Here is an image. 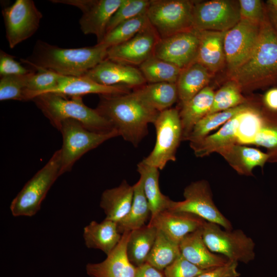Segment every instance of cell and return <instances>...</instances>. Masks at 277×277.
<instances>
[{"label":"cell","mask_w":277,"mask_h":277,"mask_svg":"<svg viewBox=\"0 0 277 277\" xmlns=\"http://www.w3.org/2000/svg\"><path fill=\"white\" fill-rule=\"evenodd\" d=\"M95 109L112 124L120 135L134 147L147 135L149 124H153L159 113L133 91L101 95Z\"/></svg>","instance_id":"obj_1"},{"label":"cell","mask_w":277,"mask_h":277,"mask_svg":"<svg viewBox=\"0 0 277 277\" xmlns=\"http://www.w3.org/2000/svg\"><path fill=\"white\" fill-rule=\"evenodd\" d=\"M242 92L277 87V35L266 18L261 24L259 38L250 56L227 75Z\"/></svg>","instance_id":"obj_2"},{"label":"cell","mask_w":277,"mask_h":277,"mask_svg":"<svg viewBox=\"0 0 277 277\" xmlns=\"http://www.w3.org/2000/svg\"><path fill=\"white\" fill-rule=\"evenodd\" d=\"M109 47L101 44L92 47L63 48L38 40L32 53L21 61L68 76H81L106 60Z\"/></svg>","instance_id":"obj_3"},{"label":"cell","mask_w":277,"mask_h":277,"mask_svg":"<svg viewBox=\"0 0 277 277\" xmlns=\"http://www.w3.org/2000/svg\"><path fill=\"white\" fill-rule=\"evenodd\" d=\"M32 101L57 130L62 122L66 119L76 120L88 130L96 133H106L115 129L95 109L85 105L82 96H71L68 99L61 94L45 93Z\"/></svg>","instance_id":"obj_4"},{"label":"cell","mask_w":277,"mask_h":277,"mask_svg":"<svg viewBox=\"0 0 277 277\" xmlns=\"http://www.w3.org/2000/svg\"><path fill=\"white\" fill-rule=\"evenodd\" d=\"M61 159L60 149L26 183L11 203L10 209L14 216H32L39 211L49 190L61 175Z\"/></svg>","instance_id":"obj_5"},{"label":"cell","mask_w":277,"mask_h":277,"mask_svg":"<svg viewBox=\"0 0 277 277\" xmlns=\"http://www.w3.org/2000/svg\"><path fill=\"white\" fill-rule=\"evenodd\" d=\"M58 130L63 137L61 175L70 171L74 163L86 153L107 140L120 136L116 129L106 133L91 131L73 119L62 121Z\"/></svg>","instance_id":"obj_6"},{"label":"cell","mask_w":277,"mask_h":277,"mask_svg":"<svg viewBox=\"0 0 277 277\" xmlns=\"http://www.w3.org/2000/svg\"><path fill=\"white\" fill-rule=\"evenodd\" d=\"M153 124L156 135L155 144L152 151L142 161L162 170L168 162L176 161V151L183 140L179 110L169 108L159 112Z\"/></svg>","instance_id":"obj_7"},{"label":"cell","mask_w":277,"mask_h":277,"mask_svg":"<svg viewBox=\"0 0 277 277\" xmlns=\"http://www.w3.org/2000/svg\"><path fill=\"white\" fill-rule=\"evenodd\" d=\"M219 225L205 222L202 228L204 241L209 249L228 260L248 263L255 258V243L240 229L223 230Z\"/></svg>","instance_id":"obj_8"},{"label":"cell","mask_w":277,"mask_h":277,"mask_svg":"<svg viewBox=\"0 0 277 277\" xmlns=\"http://www.w3.org/2000/svg\"><path fill=\"white\" fill-rule=\"evenodd\" d=\"M195 1L151 0L147 15L160 38L191 30Z\"/></svg>","instance_id":"obj_9"},{"label":"cell","mask_w":277,"mask_h":277,"mask_svg":"<svg viewBox=\"0 0 277 277\" xmlns=\"http://www.w3.org/2000/svg\"><path fill=\"white\" fill-rule=\"evenodd\" d=\"M184 200L171 201L169 210L194 214L206 222L217 224L224 229L232 230L231 222L214 204L208 182L199 180L188 185L184 190Z\"/></svg>","instance_id":"obj_10"},{"label":"cell","mask_w":277,"mask_h":277,"mask_svg":"<svg viewBox=\"0 0 277 277\" xmlns=\"http://www.w3.org/2000/svg\"><path fill=\"white\" fill-rule=\"evenodd\" d=\"M241 19L239 1H195L193 29L198 31H227Z\"/></svg>","instance_id":"obj_11"},{"label":"cell","mask_w":277,"mask_h":277,"mask_svg":"<svg viewBox=\"0 0 277 277\" xmlns=\"http://www.w3.org/2000/svg\"><path fill=\"white\" fill-rule=\"evenodd\" d=\"M2 14L6 37L11 49L31 37L38 29L43 17L32 0H16L3 9Z\"/></svg>","instance_id":"obj_12"},{"label":"cell","mask_w":277,"mask_h":277,"mask_svg":"<svg viewBox=\"0 0 277 277\" xmlns=\"http://www.w3.org/2000/svg\"><path fill=\"white\" fill-rule=\"evenodd\" d=\"M261 24L241 19L226 32L224 48L227 75L243 64L253 51L259 38Z\"/></svg>","instance_id":"obj_13"},{"label":"cell","mask_w":277,"mask_h":277,"mask_svg":"<svg viewBox=\"0 0 277 277\" xmlns=\"http://www.w3.org/2000/svg\"><path fill=\"white\" fill-rule=\"evenodd\" d=\"M124 0H52V3L75 6L82 12L79 24L84 34H93L97 44L104 38L108 23Z\"/></svg>","instance_id":"obj_14"},{"label":"cell","mask_w":277,"mask_h":277,"mask_svg":"<svg viewBox=\"0 0 277 277\" xmlns=\"http://www.w3.org/2000/svg\"><path fill=\"white\" fill-rule=\"evenodd\" d=\"M160 38L149 23L128 41L109 47L106 59L124 65L140 66L153 55L155 46Z\"/></svg>","instance_id":"obj_15"},{"label":"cell","mask_w":277,"mask_h":277,"mask_svg":"<svg viewBox=\"0 0 277 277\" xmlns=\"http://www.w3.org/2000/svg\"><path fill=\"white\" fill-rule=\"evenodd\" d=\"M199 44V31L192 29L161 38L153 55L183 69L195 62Z\"/></svg>","instance_id":"obj_16"},{"label":"cell","mask_w":277,"mask_h":277,"mask_svg":"<svg viewBox=\"0 0 277 277\" xmlns=\"http://www.w3.org/2000/svg\"><path fill=\"white\" fill-rule=\"evenodd\" d=\"M106 86L138 88L147 82L140 69L106 59L84 75Z\"/></svg>","instance_id":"obj_17"},{"label":"cell","mask_w":277,"mask_h":277,"mask_svg":"<svg viewBox=\"0 0 277 277\" xmlns=\"http://www.w3.org/2000/svg\"><path fill=\"white\" fill-rule=\"evenodd\" d=\"M205 222L191 213L167 209L151 219L148 224L155 227L179 244L187 235L202 228Z\"/></svg>","instance_id":"obj_18"},{"label":"cell","mask_w":277,"mask_h":277,"mask_svg":"<svg viewBox=\"0 0 277 277\" xmlns=\"http://www.w3.org/2000/svg\"><path fill=\"white\" fill-rule=\"evenodd\" d=\"M130 232L122 234L118 244L104 261L87 264L86 270L90 277H134L136 267L129 261L126 251Z\"/></svg>","instance_id":"obj_19"},{"label":"cell","mask_w":277,"mask_h":277,"mask_svg":"<svg viewBox=\"0 0 277 277\" xmlns=\"http://www.w3.org/2000/svg\"><path fill=\"white\" fill-rule=\"evenodd\" d=\"M202 228L188 234L180 242L181 254L203 270L225 264L229 261L226 257L212 252L206 246L203 238Z\"/></svg>","instance_id":"obj_20"},{"label":"cell","mask_w":277,"mask_h":277,"mask_svg":"<svg viewBox=\"0 0 277 277\" xmlns=\"http://www.w3.org/2000/svg\"><path fill=\"white\" fill-rule=\"evenodd\" d=\"M125 86H106L85 76L62 75L56 86L48 93H55L71 96H82L87 94L101 95L122 94L131 92Z\"/></svg>","instance_id":"obj_21"},{"label":"cell","mask_w":277,"mask_h":277,"mask_svg":"<svg viewBox=\"0 0 277 277\" xmlns=\"http://www.w3.org/2000/svg\"><path fill=\"white\" fill-rule=\"evenodd\" d=\"M226 31H199V44L195 62L212 74L226 66L224 38Z\"/></svg>","instance_id":"obj_22"},{"label":"cell","mask_w":277,"mask_h":277,"mask_svg":"<svg viewBox=\"0 0 277 277\" xmlns=\"http://www.w3.org/2000/svg\"><path fill=\"white\" fill-rule=\"evenodd\" d=\"M218 153L239 174L247 176L253 175L252 170L255 167L260 166L263 168L269 159L267 153L239 144L227 146Z\"/></svg>","instance_id":"obj_23"},{"label":"cell","mask_w":277,"mask_h":277,"mask_svg":"<svg viewBox=\"0 0 277 277\" xmlns=\"http://www.w3.org/2000/svg\"><path fill=\"white\" fill-rule=\"evenodd\" d=\"M133 186L124 180L117 187L108 189L102 194L100 207L105 219L117 223L129 212L133 199Z\"/></svg>","instance_id":"obj_24"},{"label":"cell","mask_w":277,"mask_h":277,"mask_svg":"<svg viewBox=\"0 0 277 277\" xmlns=\"http://www.w3.org/2000/svg\"><path fill=\"white\" fill-rule=\"evenodd\" d=\"M240 113L224 124L215 133L190 142V146L195 156L201 157L213 152L218 153L227 146L238 144L237 132Z\"/></svg>","instance_id":"obj_25"},{"label":"cell","mask_w":277,"mask_h":277,"mask_svg":"<svg viewBox=\"0 0 277 277\" xmlns=\"http://www.w3.org/2000/svg\"><path fill=\"white\" fill-rule=\"evenodd\" d=\"M117 223L105 219L101 223L91 221L85 227L83 238L88 248L97 249L108 255L121 240Z\"/></svg>","instance_id":"obj_26"},{"label":"cell","mask_w":277,"mask_h":277,"mask_svg":"<svg viewBox=\"0 0 277 277\" xmlns=\"http://www.w3.org/2000/svg\"><path fill=\"white\" fill-rule=\"evenodd\" d=\"M214 91L207 86L186 103L179 111L183 130V140L187 136L194 126L210 113Z\"/></svg>","instance_id":"obj_27"},{"label":"cell","mask_w":277,"mask_h":277,"mask_svg":"<svg viewBox=\"0 0 277 277\" xmlns=\"http://www.w3.org/2000/svg\"><path fill=\"white\" fill-rule=\"evenodd\" d=\"M137 171L143 181L144 193L151 212V220L160 212L168 209L172 200L161 191L158 168L142 161L137 165Z\"/></svg>","instance_id":"obj_28"},{"label":"cell","mask_w":277,"mask_h":277,"mask_svg":"<svg viewBox=\"0 0 277 277\" xmlns=\"http://www.w3.org/2000/svg\"><path fill=\"white\" fill-rule=\"evenodd\" d=\"M212 75L206 68L195 62L183 69L176 83L181 105L208 86Z\"/></svg>","instance_id":"obj_29"},{"label":"cell","mask_w":277,"mask_h":277,"mask_svg":"<svg viewBox=\"0 0 277 277\" xmlns=\"http://www.w3.org/2000/svg\"><path fill=\"white\" fill-rule=\"evenodd\" d=\"M133 91L159 112L170 108L179 99L176 83H149L135 88Z\"/></svg>","instance_id":"obj_30"},{"label":"cell","mask_w":277,"mask_h":277,"mask_svg":"<svg viewBox=\"0 0 277 277\" xmlns=\"http://www.w3.org/2000/svg\"><path fill=\"white\" fill-rule=\"evenodd\" d=\"M157 232V228L149 224L130 231L126 251L129 261L135 267L146 262Z\"/></svg>","instance_id":"obj_31"},{"label":"cell","mask_w":277,"mask_h":277,"mask_svg":"<svg viewBox=\"0 0 277 277\" xmlns=\"http://www.w3.org/2000/svg\"><path fill=\"white\" fill-rule=\"evenodd\" d=\"M133 199L129 212L117 223L119 232L122 234L145 225L151 212L145 196L142 179L133 185Z\"/></svg>","instance_id":"obj_32"},{"label":"cell","mask_w":277,"mask_h":277,"mask_svg":"<svg viewBox=\"0 0 277 277\" xmlns=\"http://www.w3.org/2000/svg\"><path fill=\"white\" fill-rule=\"evenodd\" d=\"M263 106L261 97L254 103V105L250 104L248 108L240 113L238 144H251L263 124Z\"/></svg>","instance_id":"obj_33"},{"label":"cell","mask_w":277,"mask_h":277,"mask_svg":"<svg viewBox=\"0 0 277 277\" xmlns=\"http://www.w3.org/2000/svg\"><path fill=\"white\" fill-rule=\"evenodd\" d=\"M250 105L248 102L231 109L207 114L194 126L184 140L193 142L203 138L211 131L248 108Z\"/></svg>","instance_id":"obj_34"},{"label":"cell","mask_w":277,"mask_h":277,"mask_svg":"<svg viewBox=\"0 0 277 277\" xmlns=\"http://www.w3.org/2000/svg\"><path fill=\"white\" fill-rule=\"evenodd\" d=\"M139 69L149 83H176L182 69L152 55L139 66Z\"/></svg>","instance_id":"obj_35"},{"label":"cell","mask_w":277,"mask_h":277,"mask_svg":"<svg viewBox=\"0 0 277 277\" xmlns=\"http://www.w3.org/2000/svg\"><path fill=\"white\" fill-rule=\"evenodd\" d=\"M179 244L157 229L156 237L146 262L163 271L180 255Z\"/></svg>","instance_id":"obj_36"},{"label":"cell","mask_w":277,"mask_h":277,"mask_svg":"<svg viewBox=\"0 0 277 277\" xmlns=\"http://www.w3.org/2000/svg\"><path fill=\"white\" fill-rule=\"evenodd\" d=\"M264 122L251 144L267 149L268 162H277V111H272L263 104Z\"/></svg>","instance_id":"obj_37"},{"label":"cell","mask_w":277,"mask_h":277,"mask_svg":"<svg viewBox=\"0 0 277 277\" xmlns=\"http://www.w3.org/2000/svg\"><path fill=\"white\" fill-rule=\"evenodd\" d=\"M149 23L146 13L125 21L108 32L100 44L109 48L125 43L134 37Z\"/></svg>","instance_id":"obj_38"},{"label":"cell","mask_w":277,"mask_h":277,"mask_svg":"<svg viewBox=\"0 0 277 277\" xmlns=\"http://www.w3.org/2000/svg\"><path fill=\"white\" fill-rule=\"evenodd\" d=\"M237 83L228 80L214 93L212 108L209 113L231 109L248 103Z\"/></svg>","instance_id":"obj_39"},{"label":"cell","mask_w":277,"mask_h":277,"mask_svg":"<svg viewBox=\"0 0 277 277\" xmlns=\"http://www.w3.org/2000/svg\"><path fill=\"white\" fill-rule=\"evenodd\" d=\"M29 79L26 90V100H32L37 95L49 92L57 85L62 75L43 68H35Z\"/></svg>","instance_id":"obj_40"},{"label":"cell","mask_w":277,"mask_h":277,"mask_svg":"<svg viewBox=\"0 0 277 277\" xmlns=\"http://www.w3.org/2000/svg\"><path fill=\"white\" fill-rule=\"evenodd\" d=\"M35 72L32 70L23 75H9L1 76L0 100H26V90L28 81Z\"/></svg>","instance_id":"obj_41"},{"label":"cell","mask_w":277,"mask_h":277,"mask_svg":"<svg viewBox=\"0 0 277 277\" xmlns=\"http://www.w3.org/2000/svg\"><path fill=\"white\" fill-rule=\"evenodd\" d=\"M151 0H124L111 17L107 28L106 34L120 23L147 13Z\"/></svg>","instance_id":"obj_42"},{"label":"cell","mask_w":277,"mask_h":277,"mask_svg":"<svg viewBox=\"0 0 277 277\" xmlns=\"http://www.w3.org/2000/svg\"><path fill=\"white\" fill-rule=\"evenodd\" d=\"M206 270L191 263L181 254L164 270L165 277H196Z\"/></svg>","instance_id":"obj_43"},{"label":"cell","mask_w":277,"mask_h":277,"mask_svg":"<svg viewBox=\"0 0 277 277\" xmlns=\"http://www.w3.org/2000/svg\"><path fill=\"white\" fill-rule=\"evenodd\" d=\"M241 19L261 24L266 18L265 3L260 0H239Z\"/></svg>","instance_id":"obj_44"},{"label":"cell","mask_w":277,"mask_h":277,"mask_svg":"<svg viewBox=\"0 0 277 277\" xmlns=\"http://www.w3.org/2000/svg\"><path fill=\"white\" fill-rule=\"evenodd\" d=\"M32 70L27 69L15 60V56L3 50L0 51L1 76L9 75H23L29 73Z\"/></svg>","instance_id":"obj_45"},{"label":"cell","mask_w":277,"mask_h":277,"mask_svg":"<svg viewBox=\"0 0 277 277\" xmlns=\"http://www.w3.org/2000/svg\"><path fill=\"white\" fill-rule=\"evenodd\" d=\"M238 262L228 261L225 264L206 270L196 277H239Z\"/></svg>","instance_id":"obj_46"},{"label":"cell","mask_w":277,"mask_h":277,"mask_svg":"<svg viewBox=\"0 0 277 277\" xmlns=\"http://www.w3.org/2000/svg\"><path fill=\"white\" fill-rule=\"evenodd\" d=\"M134 277H165L163 271L159 270L147 262L136 267Z\"/></svg>","instance_id":"obj_47"},{"label":"cell","mask_w":277,"mask_h":277,"mask_svg":"<svg viewBox=\"0 0 277 277\" xmlns=\"http://www.w3.org/2000/svg\"><path fill=\"white\" fill-rule=\"evenodd\" d=\"M264 105L272 111H277V87L270 88L262 97Z\"/></svg>","instance_id":"obj_48"},{"label":"cell","mask_w":277,"mask_h":277,"mask_svg":"<svg viewBox=\"0 0 277 277\" xmlns=\"http://www.w3.org/2000/svg\"><path fill=\"white\" fill-rule=\"evenodd\" d=\"M265 8L267 19L277 35V9L271 8L266 5Z\"/></svg>","instance_id":"obj_49"},{"label":"cell","mask_w":277,"mask_h":277,"mask_svg":"<svg viewBox=\"0 0 277 277\" xmlns=\"http://www.w3.org/2000/svg\"><path fill=\"white\" fill-rule=\"evenodd\" d=\"M265 4L267 7L277 9V0H268L265 2Z\"/></svg>","instance_id":"obj_50"}]
</instances>
